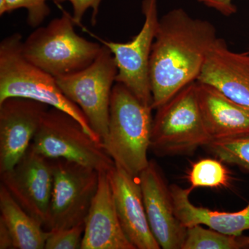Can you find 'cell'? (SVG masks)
Wrapping results in <instances>:
<instances>
[{
  "label": "cell",
  "mask_w": 249,
  "mask_h": 249,
  "mask_svg": "<svg viewBox=\"0 0 249 249\" xmlns=\"http://www.w3.org/2000/svg\"><path fill=\"white\" fill-rule=\"evenodd\" d=\"M81 249H136L121 227L107 172H100L99 183L85 221Z\"/></svg>",
  "instance_id": "cell-15"
},
{
  "label": "cell",
  "mask_w": 249,
  "mask_h": 249,
  "mask_svg": "<svg viewBox=\"0 0 249 249\" xmlns=\"http://www.w3.org/2000/svg\"><path fill=\"white\" fill-rule=\"evenodd\" d=\"M152 109L124 85L114 84L107 134L101 144L114 164L132 176L138 177L150 162Z\"/></svg>",
  "instance_id": "cell-2"
},
{
  "label": "cell",
  "mask_w": 249,
  "mask_h": 249,
  "mask_svg": "<svg viewBox=\"0 0 249 249\" xmlns=\"http://www.w3.org/2000/svg\"><path fill=\"white\" fill-rule=\"evenodd\" d=\"M53 182L47 231L85 223L99 183V171L63 159L52 160Z\"/></svg>",
  "instance_id": "cell-8"
},
{
  "label": "cell",
  "mask_w": 249,
  "mask_h": 249,
  "mask_svg": "<svg viewBox=\"0 0 249 249\" xmlns=\"http://www.w3.org/2000/svg\"><path fill=\"white\" fill-rule=\"evenodd\" d=\"M85 223L70 229L49 231L45 249H81Z\"/></svg>",
  "instance_id": "cell-23"
},
{
  "label": "cell",
  "mask_w": 249,
  "mask_h": 249,
  "mask_svg": "<svg viewBox=\"0 0 249 249\" xmlns=\"http://www.w3.org/2000/svg\"><path fill=\"white\" fill-rule=\"evenodd\" d=\"M159 0H142L143 25L139 34L127 42L106 40L93 37L111 51L118 73L116 83L128 88L142 103L151 106L152 96L150 80V59L152 47L160 23Z\"/></svg>",
  "instance_id": "cell-9"
},
{
  "label": "cell",
  "mask_w": 249,
  "mask_h": 249,
  "mask_svg": "<svg viewBox=\"0 0 249 249\" xmlns=\"http://www.w3.org/2000/svg\"><path fill=\"white\" fill-rule=\"evenodd\" d=\"M198 101L212 141L249 138V109L209 84L196 80Z\"/></svg>",
  "instance_id": "cell-16"
},
{
  "label": "cell",
  "mask_w": 249,
  "mask_h": 249,
  "mask_svg": "<svg viewBox=\"0 0 249 249\" xmlns=\"http://www.w3.org/2000/svg\"><path fill=\"white\" fill-rule=\"evenodd\" d=\"M0 213V220L9 231L14 249H45L49 231L22 209L2 184Z\"/></svg>",
  "instance_id": "cell-18"
},
{
  "label": "cell",
  "mask_w": 249,
  "mask_h": 249,
  "mask_svg": "<svg viewBox=\"0 0 249 249\" xmlns=\"http://www.w3.org/2000/svg\"><path fill=\"white\" fill-rule=\"evenodd\" d=\"M108 178L123 230L136 249H160L147 220L138 177L114 165Z\"/></svg>",
  "instance_id": "cell-13"
},
{
  "label": "cell",
  "mask_w": 249,
  "mask_h": 249,
  "mask_svg": "<svg viewBox=\"0 0 249 249\" xmlns=\"http://www.w3.org/2000/svg\"><path fill=\"white\" fill-rule=\"evenodd\" d=\"M0 177L1 184L18 204L47 230L53 182L52 160L30 145L17 164Z\"/></svg>",
  "instance_id": "cell-10"
},
{
  "label": "cell",
  "mask_w": 249,
  "mask_h": 249,
  "mask_svg": "<svg viewBox=\"0 0 249 249\" xmlns=\"http://www.w3.org/2000/svg\"><path fill=\"white\" fill-rule=\"evenodd\" d=\"M217 38L212 23L191 17L181 8L160 18L149 68L152 109H158L197 80Z\"/></svg>",
  "instance_id": "cell-1"
},
{
  "label": "cell",
  "mask_w": 249,
  "mask_h": 249,
  "mask_svg": "<svg viewBox=\"0 0 249 249\" xmlns=\"http://www.w3.org/2000/svg\"><path fill=\"white\" fill-rule=\"evenodd\" d=\"M206 147L222 162L249 172V138L212 141Z\"/></svg>",
  "instance_id": "cell-21"
},
{
  "label": "cell",
  "mask_w": 249,
  "mask_h": 249,
  "mask_svg": "<svg viewBox=\"0 0 249 249\" xmlns=\"http://www.w3.org/2000/svg\"><path fill=\"white\" fill-rule=\"evenodd\" d=\"M118 69L111 51L103 45L84 70L56 78L64 94L81 109L101 142L107 134L111 92Z\"/></svg>",
  "instance_id": "cell-7"
},
{
  "label": "cell",
  "mask_w": 249,
  "mask_h": 249,
  "mask_svg": "<svg viewBox=\"0 0 249 249\" xmlns=\"http://www.w3.org/2000/svg\"><path fill=\"white\" fill-rule=\"evenodd\" d=\"M170 188L175 214L184 227L205 225L216 231L235 237H240L249 230V204L237 212L211 211L192 204L189 198L192 191L189 188L183 189L178 185H172Z\"/></svg>",
  "instance_id": "cell-17"
},
{
  "label": "cell",
  "mask_w": 249,
  "mask_h": 249,
  "mask_svg": "<svg viewBox=\"0 0 249 249\" xmlns=\"http://www.w3.org/2000/svg\"><path fill=\"white\" fill-rule=\"evenodd\" d=\"M14 249L12 237L6 225L0 220V249Z\"/></svg>",
  "instance_id": "cell-26"
},
{
  "label": "cell",
  "mask_w": 249,
  "mask_h": 249,
  "mask_svg": "<svg viewBox=\"0 0 249 249\" xmlns=\"http://www.w3.org/2000/svg\"><path fill=\"white\" fill-rule=\"evenodd\" d=\"M22 42V35L15 33L0 43V103L9 98H27L60 109L79 121L87 133L101 143L81 109L59 88L56 78L24 57Z\"/></svg>",
  "instance_id": "cell-3"
},
{
  "label": "cell",
  "mask_w": 249,
  "mask_h": 249,
  "mask_svg": "<svg viewBox=\"0 0 249 249\" xmlns=\"http://www.w3.org/2000/svg\"><path fill=\"white\" fill-rule=\"evenodd\" d=\"M222 160L204 159L192 165L188 175L193 191L197 188H222L230 184V173L222 163Z\"/></svg>",
  "instance_id": "cell-19"
},
{
  "label": "cell",
  "mask_w": 249,
  "mask_h": 249,
  "mask_svg": "<svg viewBox=\"0 0 249 249\" xmlns=\"http://www.w3.org/2000/svg\"><path fill=\"white\" fill-rule=\"evenodd\" d=\"M55 2L60 3L69 1L71 3L73 9V21L76 25L82 27V20L85 13L89 9H92L91 22L93 24L97 22V16L99 11V6L102 0H52Z\"/></svg>",
  "instance_id": "cell-24"
},
{
  "label": "cell",
  "mask_w": 249,
  "mask_h": 249,
  "mask_svg": "<svg viewBox=\"0 0 249 249\" xmlns=\"http://www.w3.org/2000/svg\"><path fill=\"white\" fill-rule=\"evenodd\" d=\"M31 145L50 160L63 159L99 172H109L115 165L79 121L56 108L46 111Z\"/></svg>",
  "instance_id": "cell-6"
},
{
  "label": "cell",
  "mask_w": 249,
  "mask_h": 249,
  "mask_svg": "<svg viewBox=\"0 0 249 249\" xmlns=\"http://www.w3.org/2000/svg\"><path fill=\"white\" fill-rule=\"evenodd\" d=\"M47 1V0H0V16L24 9L28 13V24L31 27L37 28L51 14Z\"/></svg>",
  "instance_id": "cell-22"
},
{
  "label": "cell",
  "mask_w": 249,
  "mask_h": 249,
  "mask_svg": "<svg viewBox=\"0 0 249 249\" xmlns=\"http://www.w3.org/2000/svg\"><path fill=\"white\" fill-rule=\"evenodd\" d=\"M245 248L240 237L228 235L206 229L201 225L187 228L186 240L181 249H238Z\"/></svg>",
  "instance_id": "cell-20"
},
{
  "label": "cell",
  "mask_w": 249,
  "mask_h": 249,
  "mask_svg": "<svg viewBox=\"0 0 249 249\" xmlns=\"http://www.w3.org/2000/svg\"><path fill=\"white\" fill-rule=\"evenodd\" d=\"M156 110L150 141L156 155H187L212 142L199 107L196 80Z\"/></svg>",
  "instance_id": "cell-5"
},
{
  "label": "cell",
  "mask_w": 249,
  "mask_h": 249,
  "mask_svg": "<svg viewBox=\"0 0 249 249\" xmlns=\"http://www.w3.org/2000/svg\"><path fill=\"white\" fill-rule=\"evenodd\" d=\"M138 178L149 225L160 249H182L187 228L175 214L170 187L155 160H150Z\"/></svg>",
  "instance_id": "cell-12"
},
{
  "label": "cell",
  "mask_w": 249,
  "mask_h": 249,
  "mask_svg": "<svg viewBox=\"0 0 249 249\" xmlns=\"http://www.w3.org/2000/svg\"><path fill=\"white\" fill-rule=\"evenodd\" d=\"M49 107L23 98L0 103V174L12 169L22 159Z\"/></svg>",
  "instance_id": "cell-11"
},
{
  "label": "cell",
  "mask_w": 249,
  "mask_h": 249,
  "mask_svg": "<svg viewBox=\"0 0 249 249\" xmlns=\"http://www.w3.org/2000/svg\"><path fill=\"white\" fill-rule=\"evenodd\" d=\"M240 240L242 241L244 247H249V237L246 236H240Z\"/></svg>",
  "instance_id": "cell-27"
},
{
  "label": "cell",
  "mask_w": 249,
  "mask_h": 249,
  "mask_svg": "<svg viewBox=\"0 0 249 249\" xmlns=\"http://www.w3.org/2000/svg\"><path fill=\"white\" fill-rule=\"evenodd\" d=\"M198 81L209 84L227 98L249 109V52L230 50L217 38L210 49Z\"/></svg>",
  "instance_id": "cell-14"
},
{
  "label": "cell",
  "mask_w": 249,
  "mask_h": 249,
  "mask_svg": "<svg viewBox=\"0 0 249 249\" xmlns=\"http://www.w3.org/2000/svg\"><path fill=\"white\" fill-rule=\"evenodd\" d=\"M207 7L213 9L223 16H230L237 12V7L232 3L233 0H197Z\"/></svg>",
  "instance_id": "cell-25"
},
{
  "label": "cell",
  "mask_w": 249,
  "mask_h": 249,
  "mask_svg": "<svg viewBox=\"0 0 249 249\" xmlns=\"http://www.w3.org/2000/svg\"><path fill=\"white\" fill-rule=\"evenodd\" d=\"M62 11L60 17L36 28L22 42L24 57L55 78L84 70L94 61L103 47L78 35L72 15Z\"/></svg>",
  "instance_id": "cell-4"
}]
</instances>
